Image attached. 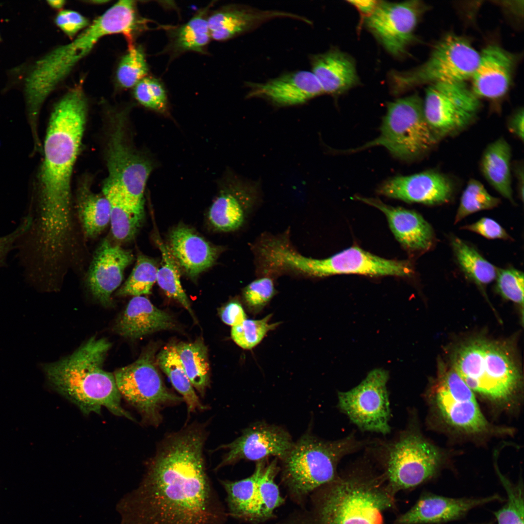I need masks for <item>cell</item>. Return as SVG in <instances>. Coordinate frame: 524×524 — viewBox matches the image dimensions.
<instances>
[{
	"label": "cell",
	"instance_id": "cell-28",
	"mask_svg": "<svg viewBox=\"0 0 524 524\" xmlns=\"http://www.w3.org/2000/svg\"><path fill=\"white\" fill-rule=\"evenodd\" d=\"M169 249L178 263L192 278L210 267L218 249L184 226H178L169 235Z\"/></svg>",
	"mask_w": 524,
	"mask_h": 524
},
{
	"label": "cell",
	"instance_id": "cell-15",
	"mask_svg": "<svg viewBox=\"0 0 524 524\" xmlns=\"http://www.w3.org/2000/svg\"><path fill=\"white\" fill-rule=\"evenodd\" d=\"M423 105L426 120L439 139L467 127L480 105L465 82H439L427 87Z\"/></svg>",
	"mask_w": 524,
	"mask_h": 524
},
{
	"label": "cell",
	"instance_id": "cell-56",
	"mask_svg": "<svg viewBox=\"0 0 524 524\" xmlns=\"http://www.w3.org/2000/svg\"><path fill=\"white\" fill-rule=\"evenodd\" d=\"M491 524V523H483V524Z\"/></svg>",
	"mask_w": 524,
	"mask_h": 524
},
{
	"label": "cell",
	"instance_id": "cell-51",
	"mask_svg": "<svg viewBox=\"0 0 524 524\" xmlns=\"http://www.w3.org/2000/svg\"><path fill=\"white\" fill-rule=\"evenodd\" d=\"M32 224V218L30 216L27 217L13 232L0 237V261L15 241L27 231L29 230Z\"/></svg>",
	"mask_w": 524,
	"mask_h": 524
},
{
	"label": "cell",
	"instance_id": "cell-19",
	"mask_svg": "<svg viewBox=\"0 0 524 524\" xmlns=\"http://www.w3.org/2000/svg\"><path fill=\"white\" fill-rule=\"evenodd\" d=\"M131 250L104 239L98 247L90 266L87 285L102 305H112L111 295L120 286L124 272L133 260Z\"/></svg>",
	"mask_w": 524,
	"mask_h": 524
},
{
	"label": "cell",
	"instance_id": "cell-32",
	"mask_svg": "<svg viewBox=\"0 0 524 524\" xmlns=\"http://www.w3.org/2000/svg\"><path fill=\"white\" fill-rule=\"evenodd\" d=\"M266 460L256 462L255 470L249 476L237 481L220 480L227 493L228 515L253 523L256 506L257 481L266 465Z\"/></svg>",
	"mask_w": 524,
	"mask_h": 524
},
{
	"label": "cell",
	"instance_id": "cell-44",
	"mask_svg": "<svg viewBox=\"0 0 524 524\" xmlns=\"http://www.w3.org/2000/svg\"><path fill=\"white\" fill-rule=\"evenodd\" d=\"M271 276H262L248 283L243 290L242 299L248 312L254 316L260 313L276 294Z\"/></svg>",
	"mask_w": 524,
	"mask_h": 524
},
{
	"label": "cell",
	"instance_id": "cell-35",
	"mask_svg": "<svg viewBox=\"0 0 524 524\" xmlns=\"http://www.w3.org/2000/svg\"><path fill=\"white\" fill-rule=\"evenodd\" d=\"M176 352L192 385L201 396L210 382V366L206 346L201 339L175 345Z\"/></svg>",
	"mask_w": 524,
	"mask_h": 524
},
{
	"label": "cell",
	"instance_id": "cell-20",
	"mask_svg": "<svg viewBox=\"0 0 524 524\" xmlns=\"http://www.w3.org/2000/svg\"><path fill=\"white\" fill-rule=\"evenodd\" d=\"M453 190L450 180L445 175L429 170L388 179L381 184L378 192L407 202L438 205L448 202Z\"/></svg>",
	"mask_w": 524,
	"mask_h": 524
},
{
	"label": "cell",
	"instance_id": "cell-6",
	"mask_svg": "<svg viewBox=\"0 0 524 524\" xmlns=\"http://www.w3.org/2000/svg\"><path fill=\"white\" fill-rule=\"evenodd\" d=\"M367 442L354 433L334 441L303 435L282 461L281 478L290 497L301 503L311 492L333 480L339 463L360 450Z\"/></svg>",
	"mask_w": 524,
	"mask_h": 524
},
{
	"label": "cell",
	"instance_id": "cell-42",
	"mask_svg": "<svg viewBox=\"0 0 524 524\" xmlns=\"http://www.w3.org/2000/svg\"><path fill=\"white\" fill-rule=\"evenodd\" d=\"M273 316L270 313L261 319H246L241 324L232 327L231 337L234 342L244 350H251L259 344L268 333L276 329L281 324L270 323Z\"/></svg>",
	"mask_w": 524,
	"mask_h": 524
},
{
	"label": "cell",
	"instance_id": "cell-53",
	"mask_svg": "<svg viewBox=\"0 0 524 524\" xmlns=\"http://www.w3.org/2000/svg\"><path fill=\"white\" fill-rule=\"evenodd\" d=\"M348 2L357 9L363 20L372 14L376 9L379 1L357 0H348Z\"/></svg>",
	"mask_w": 524,
	"mask_h": 524
},
{
	"label": "cell",
	"instance_id": "cell-26",
	"mask_svg": "<svg viewBox=\"0 0 524 524\" xmlns=\"http://www.w3.org/2000/svg\"><path fill=\"white\" fill-rule=\"evenodd\" d=\"M176 327L175 320L170 314L155 307L147 298L136 296L129 301L114 329L124 338L137 339Z\"/></svg>",
	"mask_w": 524,
	"mask_h": 524
},
{
	"label": "cell",
	"instance_id": "cell-39",
	"mask_svg": "<svg viewBox=\"0 0 524 524\" xmlns=\"http://www.w3.org/2000/svg\"><path fill=\"white\" fill-rule=\"evenodd\" d=\"M102 194L110 203V223L114 237L121 242L132 239L141 225L144 214L135 212L116 194L109 192H102Z\"/></svg>",
	"mask_w": 524,
	"mask_h": 524
},
{
	"label": "cell",
	"instance_id": "cell-40",
	"mask_svg": "<svg viewBox=\"0 0 524 524\" xmlns=\"http://www.w3.org/2000/svg\"><path fill=\"white\" fill-rule=\"evenodd\" d=\"M157 270L154 261L139 255L129 277L117 291L116 295L136 296L151 294L152 286L157 280Z\"/></svg>",
	"mask_w": 524,
	"mask_h": 524
},
{
	"label": "cell",
	"instance_id": "cell-47",
	"mask_svg": "<svg viewBox=\"0 0 524 524\" xmlns=\"http://www.w3.org/2000/svg\"><path fill=\"white\" fill-rule=\"evenodd\" d=\"M496 288L506 299L524 304V273L514 268L497 269Z\"/></svg>",
	"mask_w": 524,
	"mask_h": 524
},
{
	"label": "cell",
	"instance_id": "cell-25",
	"mask_svg": "<svg viewBox=\"0 0 524 524\" xmlns=\"http://www.w3.org/2000/svg\"><path fill=\"white\" fill-rule=\"evenodd\" d=\"M356 198L380 210L386 216L390 228L397 240L412 251L427 250L432 246L434 235L429 224L415 211L389 206L380 200Z\"/></svg>",
	"mask_w": 524,
	"mask_h": 524
},
{
	"label": "cell",
	"instance_id": "cell-3",
	"mask_svg": "<svg viewBox=\"0 0 524 524\" xmlns=\"http://www.w3.org/2000/svg\"><path fill=\"white\" fill-rule=\"evenodd\" d=\"M307 524H384V512L395 495L383 475L365 461L358 462L316 490Z\"/></svg>",
	"mask_w": 524,
	"mask_h": 524
},
{
	"label": "cell",
	"instance_id": "cell-49",
	"mask_svg": "<svg viewBox=\"0 0 524 524\" xmlns=\"http://www.w3.org/2000/svg\"><path fill=\"white\" fill-rule=\"evenodd\" d=\"M462 228L479 234L488 239L508 240L510 238L507 232L498 223L488 217L482 218L476 222L465 226Z\"/></svg>",
	"mask_w": 524,
	"mask_h": 524
},
{
	"label": "cell",
	"instance_id": "cell-38",
	"mask_svg": "<svg viewBox=\"0 0 524 524\" xmlns=\"http://www.w3.org/2000/svg\"><path fill=\"white\" fill-rule=\"evenodd\" d=\"M156 242L162 254L161 266L157 270L156 281L168 297L179 302L195 318L190 302L181 285L179 263L168 246L159 238Z\"/></svg>",
	"mask_w": 524,
	"mask_h": 524
},
{
	"label": "cell",
	"instance_id": "cell-54",
	"mask_svg": "<svg viewBox=\"0 0 524 524\" xmlns=\"http://www.w3.org/2000/svg\"><path fill=\"white\" fill-rule=\"evenodd\" d=\"M516 174L517 175V178L518 179V186L519 194L521 198L523 200L524 197V172L523 168L519 167L516 170Z\"/></svg>",
	"mask_w": 524,
	"mask_h": 524
},
{
	"label": "cell",
	"instance_id": "cell-57",
	"mask_svg": "<svg viewBox=\"0 0 524 524\" xmlns=\"http://www.w3.org/2000/svg\"><path fill=\"white\" fill-rule=\"evenodd\" d=\"M0 39H1V37H0Z\"/></svg>",
	"mask_w": 524,
	"mask_h": 524
},
{
	"label": "cell",
	"instance_id": "cell-50",
	"mask_svg": "<svg viewBox=\"0 0 524 524\" xmlns=\"http://www.w3.org/2000/svg\"><path fill=\"white\" fill-rule=\"evenodd\" d=\"M220 317L225 324L231 327L237 326L247 319L243 305L237 300L228 303L222 309Z\"/></svg>",
	"mask_w": 524,
	"mask_h": 524
},
{
	"label": "cell",
	"instance_id": "cell-9",
	"mask_svg": "<svg viewBox=\"0 0 524 524\" xmlns=\"http://www.w3.org/2000/svg\"><path fill=\"white\" fill-rule=\"evenodd\" d=\"M479 57L480 53L467 39L447 34L421 66L407 71L392 70L388 75L390 89L398 95L425 83L465 82L472 78Z\"/></svg>",
	"mask_w": 524,
	"mask_h": 524
},
{
	"label": "cell",
	"instance_id": "cell-45",
	"mask_svg": "<svg viewBox=\"0 0 524 524\" xmlns=\"http://www.w3.org/2000/svg\"><path fill=\"white\" fill-rule=\"evenodd\" d=\"M507 496L506 504L494 512L498 524H524V493L523 483H512L500 474Z\"/></svg>",
	"mask_w": 524,
	"mask_h": 524
},
{
	"label": "cell",
	"instance_id": "cell-2",
	"mask_svg": "<svg viewBox=\"0 0 524 524\" xmlns=\"http://www.w3.org/2000/svg\"><path fill=\"white\" fill-rule=\"evenodd\" d=\"M87 104L82 89H70L55 104L44 142L39 175V213L36 237L49 246L72 239L71 182L86 122Z\"/></svg>",
	"mask_w": 524,
	"mask_h": 524
},
{
	"label": "cell",
	"instance_id": "cell-4",
	"mask_svg": "<svg viewBox=\"0 0 524 524\" xmlns=\"http://www.w3.org/2000/svg\"><path fill=\"white\" fill-rule=\"evenodd\" d=\"M111 344L93 337L71 355L42 365L49 384L85 415L100 414L102 408L112 414L134 420L123 409L114 374L103 369Z\"/></svg>",
	"mask_w": 524,
	"mask_h": 524
},
{
	"label": "cell",
	"instance_id": "cell-24",
	"mask_svg": "<svg viewBox=\"0 0 524 524\" xmlns=\"http://www.w3.org/2000/svg\"><path fill=\"white\" fill-rule=\"evenodd\" d=\"M514 58L497 45H489L480 53L477 66L471 78L472 88L478 98L496 99L508 92L512 76Z\"/></svg>",
	"mask_w": 524,
	"mask_h": 524
},
{
	"label": "cell",
	"instance_id": "cell-34",
	"mask_svg": "<svg viewBox=\"0 0 524 524\" xmlns=\"http://www.w3.org/2000/svg\"><path fill=\"white\" fill-rule=\"evenodd\" d=\"M156 362L168 376L174 388L181 395L188 413L208 409L195 392L176 352L175 345L164 347L157 355Z\"/></svg>",
	"mask_w": 524,
	"mask_h": 524
},
{
	"label": "cell",
	"instance_id": "cell-27",
	"mask_svg": "<svg viewBox=\"0 0 524 524\" xmlns=\"http://www.w3.org/2000/svg\"><path fill=\"white\" fill-rule=\"evenodd\" d=\"M311 72L324 93L338 96L356 86L359 79L355 63L349 55L333 48L310 58Z\"/></svg>",
	"mask_w": 524,
	"mask_h": 524
},
{
	"label": "cell",
	"instance_id": "cell-43",
	"mask_svg": "<svg viewBox=\"0 0 524 524\" xmlns=\"http://www.w3.org/2000/svg\"><path fill=\"white\" fill-rule=\"evenodd\" d=\"M500 202V199L491 195L480 181L470 179L461 196L455 223L472 213L493 209Z\"/></svg>",
	"mask_w": 524,
	"mask_h": 524
},
{
	"label": "cell",
	"instance_id": "cell-10",
	"mask_svg": "<svg viewBox=\"0 0 524 524\" xmlns=\"http://www.w3.org/2000/svg\"><path fill=\"white\" fill-rule=\"evenodd\" d=\"M438 139L426 120L423 101L413 94L388 104L380 135L360 149L380 146L395 157L409 161L429 151Z\"/></svg>",
	"mask_w": 524,
	"mask_h": 524
},
{
	"label": "cell",
	"instance_id": "cell-52",
	"mask_svg": "<svg viewBox=\"0 0 524 524\" xmlns=\"http://www.w3.org/2000/svg\"><path fill=\"white\" fill-rule=\"evenodd\" d=\"M524 109L517 110L509 117L508 122V128L510 132L520 140H524Z\"/></svg>",
	"mask_w": 524,
	"mask_h": 524
},
{
	"label": "cell",
	"instance_id": "cell-48",
	"mask_svg": "<svg viewBox=\"0 0 524 524\" xmlns=\"http://www.w3.org/2000/svg\"><path fill=\"white\" fill-rule=\"evenodd\" d=\"M56 25L69 37H73L79 31L89 26L88 19L76 11H60L55 18Z\"/></svg>",
	"mask_w": 524,
	"mask_h": 524
},
{
	"label": "cell",
	"instance_id": "cell-12",
	"mask_svg": "<svg viewBox=\"0 0 524 524\" xmlns=\"http://www.w3.org/2000/svg\"><path fill=\"white\" fill-rule=\"evenodd\" d=\"M155 350H145L133 363L114 374L121 397L140 414L144 424L158 427L163 422L162 410L183 402L166 387L156 367Z\"/></svg>",
	"mask_w": 524,
	"mask_h": 524
},
{
	"label": "cell",
	"instance_id": "cell-23",
	"mask_svg": "<svg viewBox=\"0 0 524 524\" xmlns=\"http://www.w3.org/2000/svg\"><path fill=\"white\" fill-rule=\"evenodd\" d=\"M247 96L260 97L279 106L301 104L324 94L311 71L298 70L287 73L264 82L247 83Z\"/></svg>",
	"mask_w": 524,
	"mask_h": 524
},
{
	"label": "cell",
	"instance_id": "cell-46",
	"mask_svg": "<svg viewBox=\"0 0 524 524\" xmlns=\"http://www.w3.org/2000/svg\"><path fill=\"white\" fill-rule=\"evenodd\" d=\"M133 88V95L140 104L159 113H164L167 111V92L159 79L147 76Z\"/></svg>",
	"mask_w": 524,
	"mask_h": 524
},
{
	"label": "cell",
	"instance_id": "cell-1",
	"mask_svg": "<svg viewBox=\"0 0 524 524\" xmlns=\"http://www.w3.org/2000/svg\"><path fill=\"white\" fill-rule=\"evenodd\" d=\"M207 435L187 426L166 435L146 462L137 524H224L228 513L207 473Z\"/></svg>",
	"mask_w": 524,
	"mask_h": 524
},
{
	"label": "cell",
	"instance_id": "cell-7",
	"mask_svg": "<svg viewBox=\"0 0 524 524\" xmlns=\"http://www.w3.org/2000/svg\"><path fill=\"white\" fill-rule=\"evenodd\" d=\"M388 485L396 493L415 488L438 471L441 454L412 425L388 441L368 443Z\"/></svg>",
	"mask_w": 524,
	"mask_h": 524
},
{
	"label": "cell",
	"instance_id": "cell-16",
	"mask_svg": "<svg viewBox=\"0 0 524 524\" xmlns=\"http://www.w3.org/2000/svg\"><path fill=\"white\" fill-rule=\"evenodd\" d=\"M427 6L420 0L399 2L379 1L371 15L363 19L365 25L385 49L400 58L407 53L414 32Z\"/></svg>",
	"mask_w": 524,
	"mask_h": 524
},
{
	"label": "cell",
	"instance_id": "cell-18",
	"mask_svg": "<svg viewBox=\"0 0 524 524\" xmlns=\"http://www.w3.org/2000/svg\"><path fill=\"white\" fill-rule=\"evenodd\" d=\"M294 443L288 432L281 427L264 422L253 424L233 442L218 447L227 452L215 470L241 460L257 462L272 456L282 460Z\"/></svg>",
	"mask_w": 524,
	"mask_h": 524
},
{
	"label": "cell",
	"instance_id": "cell-29",
	"mask_svg": "<svg viewBox=\"0 0 524 524\" xmlns=\"http://www.w3.org/2000/svg\"><path fill=\"white\" fill-rule=\"evenodd\" d=\"M213 3L198 10L186 23L167 28L168 43L164 51L171 58L188 52L202 54L212 39L207 17Z\"/></svg>",
	"mask_w": 524,
	"mask_h": 524
},
{
	"label": "cell",
	"instance_id": "cell-31",
	"mask_svg": "<svg viewBox=\"0 0 524 524\" xmlns=\"http://www.w3.org/2000/svg\"><path fill=\"white\" fill-rule=\"evenodd\" d=\"M511 157L509 144L504 138H500L486 147L481 157L480 167L488 182L504 197L513 202Z\"/></svg>",
	"mask_w": 524,
	"mask_h": 524
},
{
	"label": "cell",
	"instance_id": "cell-8",
	"mask_svg": "<svg viewBox=\"0 0 524 524\" xmlns=\"http://www.w3.org/2000/svg\"><path fill=\"white\" fill-rule=\"evenodd\" d=\"M454 370L468 387L493 400H508L520 380L518 369L500 346L480 340L462 346L454 361Z\"/></svg>",
	"mask_w": 524,
	"mask_h": 524
},
{
	"label": "cell",
	"instance_id": "cell-30",
	"mask_svg": "<svg viewBox=\"0 0 524 524\" xmlns=\"http://www.w3.org/2000/svg\"><path fill=\"white\" fill-rule=\"evenodd\" d=\"M255 194L249 189L220 195L212 204L209 218L213 226L223 231L241 228L250 216L256 202Z\"/></svg>",
	"mask_w": 524,
	"mask_h": 524
},
{
	"label": "cell",
	"instance_id": "cell-36",
	"mask_svg": "<svg viewBox=\"0 0 524 524\" xmlns=\"http://www.w3.org/2000/svg\"><path fill=\"white\" fill-rule=\"evenodd\" d=\"M278 459L276 458L266 465L259 476L254 524L272 518L274 516L275 509L284 502V499L275 482V478L278 472Z\"/></svg>",
	"mask_w": 524,
	"mask_h": 524
},
{
	"label": "cell",
	"instance_id": "cell-13",
	"mask_svg": "<svg viewBox=\"0 0 524 524\" xmlns=\"http://www.w3.org/2000/svg\"><path fill=\"white\" fill-rule=\"evenodd\" d=\"M298 276L321 278L339 274H358L370 277H410L413 273L408 261L389 260L353 246L324 259L298 255L294 262Z\"/></svg>",
	"mask_w": 524,
	"mask_h": 524
},
{
	"label": "cell",
	"instance_id": "cell-22",
	"mask_svg": "<svg viewBox=\"0 0 524 524\" xmlns=\"http://www.w3.org/2000/svg\"><path fill=\"white\" fill-rule=\"evenodd\" d=\"M279 17L308 19L295 14L276 10H262L248 6L229 4L209 12L207 22L212 39L224 41L243 34L263 23Z\"/></svg>",
	"mask_w": 524,
	"mask_h": 524
},
{
	"label": "cell",
	"instance_id": "cell-17",
	"mask_svg": "<svg viewBox=\"0 0 524 524\" xmlns=\"http://www.w3.org/2000/svg\"><path fill=\"white\" fill-rule=\"evenodd\" d=\"M474 392L454 370L442 375L434 394V401L444 420L451 426L470 433L486 431L488 423Z\"/></svg>",
	"mask_w": 524,
	"mask_h": 524
},
{
	"label": "cell",
	"instance_id": "cell-41",
	"mask_svg": "<svg viewBox=\"0 0 524 524\" xmlns=\"http://www.w3.org/2000/svg\"><path fill=\"white\" fill-rule=\"evenodd\" d=\"M149 71L144 49L140 45H129L128 49L122 58L117 68L116 76L119 85L124 88L134 87L147 76Z\"/></svg>",
	"mask_w": 524,
	"mask_h": 524
},
{
	"label": "cell",
	"instance_id": "cell-14",
	"mask_svg": "<svg viewBox=\"0 0 524 524\" xmlns=\"http://www.w3.org/2000/svg\"><path fill=\"white\" fill-rule=\"evenodd\" d=\"M388 372L371 371L357 386L338 393V407L360 430L390 433L391 409L387 384Z\"/></svg>",
	"mask_w": 524,
	"mask_h": 524
},
{
	"label": "cell",
	"instance_id": "cell-21",
	"mask_svg": "<svg viewBox=\"0 0 524 524\" xmlns=\"http://www.w3.org/2000/svg\"><path fill=\"white\" fill-rule=\"evenodd\" d=\"M502 497L495 494L485 497L451 498L431 493L423 494L416 503L400 515L394 524H435L459 519L471 509Z\"/></svg>",
	"mask_w": 524,
	"mask_h": 524
},
{
	"label": "cell",
	"instance_id": "cell-11",
	"mask_svg": "<svg viewBox=\"0 0 524 524\" xmlns=\"http://www.w3.org/2000/svg\"><path fill=\"white\" fill-rule=\"evenodd\" d=\"M113 116L106 154L108 174L103 189L117 194L133 210L144 214V194L153 164L129 143L124 116Z\"/></svg>",
	"mask_w": 524,
	"mask_h": 524
},
{
	"label": "cell",
	"instance_id": "cell-55",
	"mask_svg": "<svg viewBox=\"0 0 524 524\" xmlns=\"http://www.w3.org/2000/svg\"><path fill=\"white\" fill-rule=\"evenodd\" d=\"M47 2L51 7L56 9L62 8L66 3V1L63 0H49Z\"/></svg>",
	"mask_w": 524,
	"mask_h": 524
},
{
	"label": "cell",
	"instance_id": "cell-5",
	"mask_svg": "<svg viewBox=\"0 0 524 524\" xmlns=\"http://www.w3.org/2000/svg\"><path fill=\"white\" fill-rule=\"evenodd\" d=\"M147 20L138 13L134 0H120L96 19L70 43L59 46L37 60L30 79L40 93L49 96L103 37L123 34L129 44L147 28Z\"/></svg>",
	"mask_w": 524,
	"mask_h": 524
},
{
	"label": "cell",
	"instance_id": "cell-33",
	"mask_svg": "<svg viewBox=\"0 0 524 524\" xmlns=\"http://www.w3.org/2000/svg\"><path fill=\"white\" fill-rule=\"evenodd\" d=\"M79 218L86 237L98 235L110 221V206L102 194L93 192L86 183L82 184L77 194Z\"/></svg>",
	"mask_w": 524,
	"mask_h": 524
},
{
	"label": "cell",
	"instance_id": "cell-37",
	"mask_svg": "<svg viewBox=\"0 0 524 524\" xmlns=\"http://www.w3.org/2000/svg\"><path fill=\"white\" fill-rule=\"evenodd\" d=\"M451 246L460 267L469 279L485 285L496 278L498 268L473 247L456 237L452 238Z\"/></svg>",
	"mask_w": 524,
	"mask_h": 524
}]
</instances>
